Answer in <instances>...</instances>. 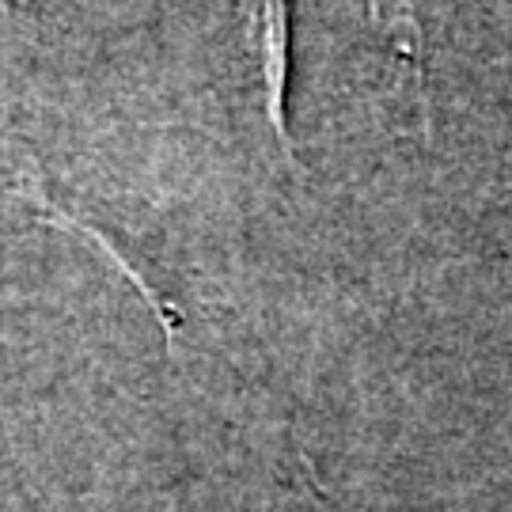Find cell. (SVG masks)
<instances>
[{"instance_id": "cell-1", "label": "cell", "mask_w": 512, "mask_h": 512, "mask_svg": "<svg viewBox=\"0 0 512 512\" xmlns=\"http://www.w3.org/2000/svg\"><path fill=\"white\" fill-rule=\"evenodd\" d=\"M239 35L251 57V69L262 95V114L274 129L281 152L293 160V122H289V92H293V0H236Z\"/></svg>"}, {"instance_id": "cell-2", "label": "cell", "mask_w": 512, "mask_h": 512, "mask_svg": "<svg viewBox=\"0 0 512 512\" xmlns=\"http://www.w3.org/2000/svg\"><path fill=\"white\" fill-rule=\"evenodd\" d=\"M368 19L376 42L395 69L414 88L418 114L429 118V35H425V0H368Z\"/></svg>"}]
</instances>
